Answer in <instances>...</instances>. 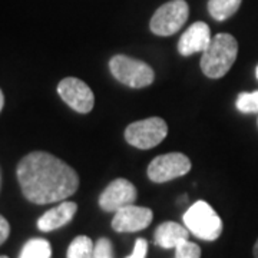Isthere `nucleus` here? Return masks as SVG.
I'll return each instance as SVG.
<instances>
[{
	"mask_svg": "<svg viewBox=\"0 0 258 258\" xmlns=\"http://www.w3.org/2000/svg\"><path fill=\"white\" fill-rule=\"evenodd\" d=\"M252 254H254V258H258V240L255 241V244H254V248H252Z\"/></svg>",
	"mask_w": 258,
	"mask_h": 258,
	"instance_id": "obj_23",
	"label": "nucleus"
},
{
	"mask_svg": "<svg viewBox=\"0 0 258 258\" xmlns=\"http://www.w3.org/2000/svg\"><path fill=\"white\" fill-rule=\"evenodd\" d=\"M3 106H5V95H3L2 89H0V112L3 109Z\"/></svg>",
	"mask_w": 258,
	"mask_h": 258,
	"instance_id": "obj_22",
	"label": "nucleus"
},
{
	"mask_svg": "<svg viewBox=\"0 0 258 258\" xmlns=\"http://www.w3.org/2000/svg\"><path fill=\"white\" fill-rule=\"evenodd\" d=\"M189 238V231L178 222L165 221L159 224L154 232V241L158 247L164 249L176 248L181 242Z\"/></svg>",
	"mask_w": 258,
	"mask_h": 258,
	"instance_id": "obj_13",
	"label": "nucleus"
},
{
	"mask_svg": "<svg viewBox=\"0 0 258 258\" xmlns=\"http://www.w3.org/2000/svg\"><path fill=\"white\" fill-rule=\"evenodd\" d=\"M9 235H10L9 221H8L3 215H0V245L6 242V240L9 238Z\"/></svg>",
	"mask_w": 258,
	"mask_h": 258,
	"instance_id": "obj_21",
	"label": "nucleus"
},
{
	"mask_svg": "<svg viewBox=\"0 0 258 258\" xmlns=\"http://www.w3.org/2000/svg\"><path fill=\"white\" fill-rule=\"evenodd\" d=\"M152 220L154 212L151 208L132 204L115 212L111 225L116 232H138L148 228Z\"/></svg>",
	"mask_w": 258,
	"mask_h": 258,
	"instance_id": "obj_10",
	"label": "nucleus"
},
{
	"mask_svg": "<svg viewBox=\"0 0 258 258\" xmlns=\"http://www.w3.org/2000/svg\"><path fill=\"white\" fill-rule=\"evenodd\" d=\"M148 254V241L145 238H138L135 241V247L132 254L126 258H147Z\"/></svg>",
	"mask_w": 258,
	"mask_h": 258,
	"instance_id": "obj_20",
	"label": "nucleus"
},
{
	"mask_svg": "<svg viewBox=\"0 0 258 258\" xmlns=\"http://www.w3.org/2000/svg\"><path fill=\"white\" fill-rule=\"evenodd\" d=\"M109 69L113 78L129 88H147L154 83V69L145 62L126 55H115L109 60Z\"/></svg>",
	"mask_w": 258,
	"mask_h": 258,
	"instance_id": "obj_4",
	"label": "nucleus"
},
{
	"mask_svg": "<svg viewBox=\"0 0 258 258\" xmlns=\"http://www.w3.org/2000/svg\"><path fill=\"white\" fill-rule=\"evenodd\" d=\"M189 158L181 152H169L159 155L148 165V178L152 182L164 184L171 179L186 175L191 171Z\"/></svg>",
	"mask_w": 258,
	"mask_h": 258,
	"instance_id": "obj_7",
	"label": "nucleus"
},
{
	"mask_svg": "<svg viewBox=\"0 0 258 258\" xmlns=\"http://www.w3.org/2000/svg\"><path fill=\"white\" fill-rule=\"evenodd\" d=\"M76 211H78V204L72 201H63L56 205L55 208H50L37 220V228L42 232L59 230L74 220Z\"/></svg>",
	"mask_w": 258,
	"mask_h": 258,
	"instance_id": "obj_12",
	"label": "nucleus"
},
{
	"mask_svg": "<svg viewBox=\"0 0 258 258\" xmlns=\"http://www.w3.org/2000/svg\"><path fill=\"white\" fill-rule=\"evenodd\" d=\"M57 93L71 109L79 113H89L93 109L95 96L92 89L78 78L69 76L62 79L57 85Z\"/></svg>",
	"mask_w": 258,
	"mask_h": 258,
	"instance_id": "obj_8",
	"label": "nucleus"
},
{
	"mask_svg": "<svg viewBox=\"0 0 258 258\" xmlns=\"http://www.w3.org/2000/svg\"><path fill=\"white\" fill-rule=\"evenodd\" d=\"M255 75H257V79H258V64H257V68H255Z\"/></svg>",
	"mask_w": 258,
	"mask_h": 258,
	"instance_id": "obj_24",
	"label": "nucleus"
},
{
	"mask_svg": "<svg viewBox=\"0 0 258 258\" xmlns=\"http://www.w3.org/2000/svg\"><path fill=\"white\" fill-rule=\"evenodd\" d=\"M182 221L191 234L204 241L218 240L224 228L221 217L205 201L192 204L182 215Z\"/></svg>",
	"mask_w": 258,
	"mask_h": 258,
	"instance_id": "obj_3",
	"label": "nucleus"
},
{
	"mask_svg": "<svg viewBox=\"0 0 258 258\" xmlns=\"http://www.w3.org/2000/svg\"><path fill=\"white\" fill-rule=\"evenodd\" d=\"M211 30L207 23L195 22L182 33L178 42V52L182 56H191L198 52H205L211 43Z\"/></svg>",
	"mask_w": 258,
	"mask_h": 258,
	"instance_id": "obj_11",
	"label": "nucleus"
},
{
	"mask_svg": "<svg viewBox=\"0 0 258 258\" xmlns=\"http://www.w3.org/2000/svg\"><path fill=\"white\" fill-rule=\"evenodd\" d=\"M95 244L86 235H78L68 247L66 258H92Z\"/></svg>",
	"mask_w": 258,
	"mask_h": 258,
	"instance_id": "obj_16",
	"label": "nucleus"
},
{
	"mask_svg": "<svg viewBox=\"0 0 258 258\" xmlns=\"http://www.w3.org/2000/svg\"><path fill=\"white\" fill-rule=\"evenodd\" d=\"M137 188L125 178L112 181L99 195V207L105 212H116L137 201Z\"/></svg>",
	"mask_w": 258,
	"mask_h": 258,
	"instance_id": "obj_9",
	"label": "nucleus"
},
{
	"mask_svg": "<svg viewBox=\"0 0 258 258\" xmlns=\"http://www.w3.org/2000/svg\"><path fill=\"white\" fill-rule=\"evenodd\" d=\"M92 258H115L113 254V244L109 238L102 237L95 242L93 247V257Z\"/></svg>",
	"mask_w": 258,
	"mask_h": 258,
	"instance_id": "obj_19",
	"label": "nucleus"
},
{
	"mask_svg": "<svg viewBox=\"0 0 258 258\" xmlns=\"http://www.w3.org/2000/svg\"><path fill=\"white\" fill-rule=\"evenodd\" d=\"M19 258H52V245L45 238H30L25 242Z\"/></svg>",
	"mask_w": 258,
	"mask_h": 258,
	"instance_id": "obj_15",
	"label": "nucleus"
},
{
	"mask_svg": "<svg viewBox=\"0 0 258 258\" xmlns=\"http://www.w3.org/2000/svg\"><path fill=\"white\" fill-rule=\"evenodd\" d=\"M188 15L189 8L185 0H171L154 13L149 23L151 32L158 36L175 35L188 20Z\"/></svg>",
	"mask_w": 258,
	"mask_h": 258,
	"instance_id": "obj_5",
	"label": "nucleus"
},
{
	"mask_svg": "<svg viewBox=\"0 0 258 258\" xmlns=\"http://www.w3.org/2000/svg\"><path fill=\"white\" fill-rule=\"evenodd\" d=\"M0 186H2V171H0Z\"/></svg>",
	"mask_w": 258,
	"mask_h": 258,
	"instance_id": "obj_25",
	"label": "nucleus"
},
{
	"mask_svg": "<svg viewBox=\"0 0 258 258\" xmlns=\"http://www.w3.org/2000/svg\"><path fill=\"white\" fill-rule=\"evenodd\" d=\"M242 0H208V12L218 22L234 16L240 9Z\"/></svg>",
	"mask_w": 258,
	"mask_h": 258,
	"instance_id": "obj_14",
	"label": "nucleus"
},
{
	"mask_svg": "<svg viewBox=\"0 0 258 258\" xmlns=\"http://www.w3.org/2000/svg\"><path fill=\"white\" fill-rule=\"evenodd\" d=\"M0 258H9L8 255H0Z\"/></svg>",
	"mask_w": 258,
	"mask_h": 258,
	"instance_id": "obj_26",
	"label": "nucleus"
},
{
	"mask_svg": "<svg viewBox=\"0 0 258 258\" xmlns=\"http://www.w3.org/2000/svg\"><path fill=\"white\" fill-rule=\"evenodd\" d=\"M175 258H201V247L189 240L184 241L175 248Z\"/></svg>",
	"mask_w": 258,
	"mask_h": 258,
	"instance_id": "obj_18",
	"label": "nucleus"
},
{
	"mask_svg": "<svg viewBox=\"0 0 258 258\" xmlns=\"http://www.w3.org/2000/svg\"><path fill=\"white\" fill-rule=\"evenodd\" d=\"M238 55V42L230 33L212 37L208 49L201 56V71L211 79H220L230 72Z\"/></svg>",
	"mask_w": 258,
	"mask_h": 258,
	"instance_id": "obj_2",
	"label": "nucleus"
},
{
	"mask_svg": "<svg viewBox=\"0 0 258 258\" xmlns=\"http://www.w3.org/2000/svg\"><path fill=\"white\" fill-rule=\"evenodd\" d=\"M168 134V125L162 118L137 120L125 129V139L129 145L139 149H151L159 145Z\"/></svg>",
	"mask_w": 258,
	"mask_h": 258,
	"instance_id": "obj_6",
	"label": "nucleus"
},
{
	"mask_svg": "<svg viewBox=\"0 0 258 258\" xmlns=\"http://www.w3.org/2000/svg\"><path fill=\"white\" fill-rule=\"evenodd\" d=\"M235 106L242 113H258V91L240 93Z\"/></svg>",
	"mask_w": 258,
	"mask_h": 258,
	"instance_id": "obj_17",
	"label": "nucleus"
},
{
	"mask_svg": "<svg viewBox=\"0 0 258 258\" xmlns=\"http://www.w3.org/2000/svg\"><path fill=\"white\" fill-rule=\"evenodd\" d=\"M16 175L23 197L37 205L64 201L79 188V175L74 168L45 151L22 158Z\"/></svg>",
	"mask_w": 258,
	"mask_h": 258,
	"instance_id": "obj_1",
	"label": "nucleus"
}]
</instances>
